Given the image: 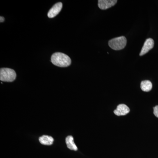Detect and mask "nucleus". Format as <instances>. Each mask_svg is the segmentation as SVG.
<instances>
[{
    "instance_id": "1",
    "label": "nucleus",
    "mask_w": 158,
    "mask_h": 158,
    "mask_svg": "<svg viewBox=\"0 0 158 158\" xmlns=\"http://www.w3.org/2000/svg\"><path fill=\"white\" fill-rule=\"evenodd\" d=\"M51 62L56 66L66 67L70 65L71 60L68 56L65 54L56 52L52 55Z\"/></svg>"
},
{
    "instance_id": "2",
    "label": "nucleus",
    "mask_w": 158,
    "mask_h": 158,
    "mask_svg": "<svg viewBox=\"0 0 158 158\" xmlns=\"http://www.w3.org/2000/svg\"><path fill=\"white\" fill-rule=\"evenodd\" d=\"M16 77V73L13 69L7 68H1L0 69V80L2 81L13 82Z\"/></svg>"
},
{
    "instance_id": "3",
    "label": "nucleus",
    "mask_w": 158,
    "mask_h": 158,
    "mask_svg": "<svg viewBox=\"0 0 158 158\" xmlns=\"http://www.w3.org/2000/svg\"><path fill=\"white\" fill-rule=\"evenodd\" d=\"M127 39L124 36L116 37L109 41V45L111 48L115 50H120L125 47Z\"/></svg>"
},
{
    "instance_id": "4",
    "label": "nucleus",
    "mask_w": 158,
    "mask_h": 158,
    "mask_svg": "<svg viewBox=\"0 0 158 158\" xmlns=\"http://www.w3.org/2000/svg\"><path fill=\"white\" fill-rule=\"evenodd\" d=\"M117 1L116 0H99L98 6L102 10H106L115 6Z\"/></svg>"
},
{
    "instance_id": "5",
    "label": "nucleus",
    "mask_w": 158,
    "mask_h": 158,
    "mask_svg": "<svg viewBox=\"0 0 158 158\" xmlns=\"http://www.w3.org/2000/svg\"><path fill=\"white\" fill-rule=\"evenodd\" d=\"M154 45V41L153 40L152 38H148L146 40L141 49L140 56H144L145 54L147 53L153 48Z\"/></svg>"
},
{
    "instance_id": "6",
    "label": "nucleus",
    "mask_w": 158,
    "mask_h": 158,
    "mask_svg": "<svg viewBox=\"0 0 158 158\" xmlns=\"http://www.w3.org/2000/svg\"><path fill=\"white\" fill-rule=\"evenodd\" d=\"M62 2H58L55 5L48 11V16L50 18H53L56 17L59 14L62 10Z\"/></svg>"
},
{
    "instance_id": "7",
    "label": "nucleus",
    "mask_w": 158,
    "mask_h": 158,
    "mask_svg": "<svg viewBox=\"0 0 158 158\" xmlns=\"http://www.w3.org/2000/svg\"><path fill=\"white\" fill-rule=\"evenodd\" d=\"M130 112V109L125 104H120L118 106L114 113L116 116H125Z\"/></svg>"
},
{
    "instance_id": "8",
    "label": "nucleus",
    "mask_w": 158,
    "mask_h": 158,
    "mask_svg": "<svg viewBox=\"0 0 158 158\" xmlns=\"http://www.w3.org/2000/svg\"><path fill=\"white\" fill-rule=\"evenodd\" d=\"M39 140L40 144L45 145H51L54 142L53 138L48 135H43L40 137Z\"/></svg>"
},
{
    "instance_id": "9",
    "label": "nucleus",
    "mask_w": 158,
    "mask_h": 158,
    "mask_svg": "<svg viewBox=\"0 0 158 158\" xmlns=\"http://www.w3.org/2000/svg\"><path fill=\"white\" fill-rule=\"evenodd\" d=\"M65 142L67 147L71 150L77 151L78 150L77 147L74 142L73 137L72 136H68L65 139Z\"/></svg>"
},
{
    "instance_id": "10",
    "label": "nucleus",
    "mask_w": 158,
    "mask_h": 158,
    "mask_svg": "<svg viewBox=\"0 0 158 158\" xmlns=\"http://www.w3.org/2000/svg\"><path fill=\"white\" fill-rule=\"evenodd\" d=\"M152 85L151 82L149 81H144L141 82V90L145 92H148L152 90Z\"/></svg>"
},
{
    "instance_id": "11",
    "label": "nucleus",
    "mask_w": 158,
    "mask_h": 158,
    "mask_svg": "<svg viewBox=\"0 0 158 158\" xmlns=\"http://www.w3.org/2000/svg\"><path fill=\"white\" fill-rule=\"evenodd\" d=\"M153 113L155 116L158 118V106H156L154 108Z\"/></svg>"
},
{
    "instance_id": "12",
    "label": "nucleus",
    "mask_w": 158,
    "mask_h": 158,
    "mask_svg": "<svg viewBox=\"0 0 158 158\" xmlns=\"http://www.w3.org/2000/svg\"><path fill=\"white\" fill-rule=\"evenodd\" d=\"M4 21H5V18L2 17V16H1L0 17V22H1V23L3 22Z\"/></svg>"
}]
</instances>
